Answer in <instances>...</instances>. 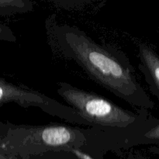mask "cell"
Segmentation results:
<instances>
[{"label":"cell","instance_id":"obj_2","mask_svg":"<svg viewBox=\"0 0 159 159\" xmlns=\"http://www.w3.org/2000/svg\"><path fill=\"white\" fill-rule=\"evenodd\" d=\"M57 93L89 124L126 127L134 124L137 116L94 93L61 83Z\"/></svg>","mask_w":159,"mask_h":159},{"label":"cell","instance_id":"obj_6","mask_svg":"<svg viewBox=\"0 0 159 159\" xmlns=\"http://www.w3.org/2000/svg\"><path fill=\"white\" fill-rule=\"evenodd\" d=\"M51 1L57 3L59 5H61V6H75V5L78 4H81V3L85 2L90 1V0H51Z\"/></svg>","mask_w":159,"mask_h":159},{"label":"cell","instance_id":"obj_5","mask_svg":"<svg viewBox=\"0 0 159 159\" xmlns=\"http://www.w3.org/2000/svg\"><path fill=\"white\" fill-rule=\"evenodd\" d=\"M33 9L30 0H0V12L2 16L14 12H30Z\"/></svg>","mask_w":159,"mask_h":159},{"label":"cell","instance_id":"obj_1","mask_svg":"<svg viewBox=\"0 0 159 159\" xmlns=\"http://www.w3.org/2000/svg\"><path fill=\"white\" fill-rule=\"evenodd\" d=\"M57 36L64 54L74 59L97 83L132 105L152 107L130 68L109 50L71 26L58 27Z\"/></svg>","mask_w":159,"mask_h":159},{"label":"cell","instance_id":"obj_7","mask_svg":"<svg viewBox=\"0 0 159 159\" xmlns=\"http://www.w3.org/2000/svg\"><path fill=\"white\" fill-rule=\"evenodd\" d=\"M145 136L150 139L159 140V123L155 125V127H152V129H150L145 134Z\"/></svg>","mask_w":159,"mask_h":159},{"label":"cell","instance_id":"obj_4","mask_svg":"<svg viewBox=\"0 0 159 159\" xmlns=\"http://www.w3.org/2000/svg\"><path fill=\"white\" fill-rule=\"evenodd\" d=\"M141 69L151 85L155 87L159 96V57L149 46L141 43L139 46Z\"/></svg>","mask_w":159,"mask_h":159},{"label":"cell","instance_id":"obj_3","mask_svg":"<svg viewBox=\"0 0 159 159\" xmlns=\"http://www.w3.org/2000/svg\"><path fill=\"white\" fill-rule=\"evenodd\" d=\"M9 102H14L23 107H40L49 114L63 118L70 122L89 124L70 106L62 105L38 92L26 87L17 86L1 79L0 103L3 105Z\"/></svg>","mask_w":159,"mask_h":159}]
</instances>
